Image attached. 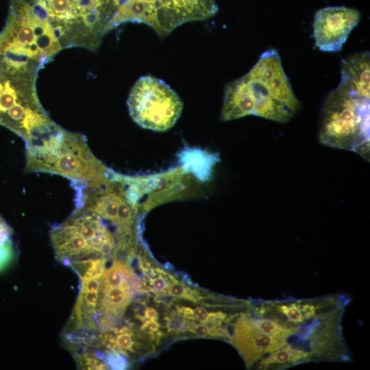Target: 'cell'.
I'll return each mask as SVG.
<instances>
[{
    "label": "cell",
    "instance_id": "obj_1",
    "mask_svg": "<svg viewBox=\"0 0 370 370\" xmlns=\"http://www.w3.org/2000/svg\"><path fill=\"white\" fill-rule=\"evenodd\" d=\"M299 108L278 52L269 49L248 73L226 86L221 119L255 115L286 123Z\"/></svg>",
    "mask_w": 370,
    "mask_h": 370
},
{
    "label": "cell",
    "instance_id": "obj_2",
    "mask_svg": "<svg viewBox=\"0 0 370 370\" xmlns=\"http://www.w3.org/2000/svg\"><path fill=\"white\" fill-rule=\"evenodd\" d=\"M38 60L0 51V125L21 137L25 145L51 132L55 123L36 92Z\"/></svg>",
    "mask_w": 370,
    "mask_h": 370
},
{
    "label": "cell",
    "instance_id": "obj_3",
    "mask_svg": "<svg viewBox=\"0 0 370 370\" xmlns=\"http://www.w3.org/2000/svg\"><path fill=\"white\" fill-rule=\"evenodd\" d=\"M369 84L342 75L325 100L319 139L323 145L369 158Z\"/></svg>",
    "mask_w": 370,
    "mask_h": 370
},
{
    "label": "cell",
    "instance_id": "obj_4",
    "mask_svg": "<svg viewBox=\"0 0 370 370\" xmlns=\"http://www.w3.org/2000/svg\"><path fill=\"white\" fill-rule=\"evenodd\" d=\"M25 171L49 173L71 182L88 183L102 177L103 168L89 149L85 136L61 127L26 147Z\"/></svg>",
    "mask_w": 370,
    "mask_h": 370
},
{
    "label": "cell",
    "instance_id": "obj_5",
    "mask_svg": "<svg viewBox=\"0 0 370 370\" xmlns=\"http://www.w3.org/2000/svg\"><path fill=\"white\" fill-rule=\"evenodd\" d=\"M51 27L62 49H97L108 33L90 0H25Z\"/></svg>",
    "mask_w": 370,
    "mask_h": 370
},
{
    "label": "cell",
    "instance_id": "obj_6",
    "mask_svg": "<svg viewBox=\"0 0 370 370\" xmlns=\"http://www.w3.org/2000/svg\"><path fill=\"white\" fill-rule=\"evenodd\" d=\"M130 116L140 127L156 132L172 127L180 118L183 103L169 85L151 75L140 77L127 101Z\"/></svg>",
    "mask_w": 370,
    "mask_h": 370
},
{
    "label": "cell",
    "instance_id": "obj_7",
    "mask_svg": "<svg viewBox=\"0 0 370 370\" xmlns=\"http://www.w3.org/2000/svg\"><path fill=\"white\" fill-rule=\"evenodd\" d=\"M360 18V12L351 8L335 6L319 10L313 23L316 46L322 51H341Z\"/></svg>",
    "mask_w": 370,
    "mask_h": 370
},
{
    "label": "cell",
    "instance_id": "obj_8",
    "mask_svg": "<svg viewBox=\"0 0 370 370\" xmlns=\"http://www.w3.org/2000/svg\"><path fill=\"white\" fill-rule=\"evenodd\" d=\"M12 234V228L0 215V272L8 267L15 256Z\"/></svg>",
    "mask_w": 370,
    "mask_h": 370
},
{
    "label": "cell",
    "instance_id": "obj_9",
    "mask_svg": "<svg viewBox=\"0 0 370 370\" xmlns=\"http://www.w3.org/2000/svg\"><path fill=\"white\" fill-rule=\"evenodd\" d=\"M94 8L106 23L108 31L114 28V20L125 0H90Z\"/></svg>",
    "mask_w": 370,
    "mask_h": 370
},
{
    "label": "cell",
    "instance_id": "obj_10",
    "mask_svg": "<svg viewBox=\"0 0 370 370\" xmlns=\"http://www.w3.org/2000/svg\"><path fill=\"white\" fill-rule=\"evenodd\" d=\"M166 293L171 296L186 299L196 302L199 298L197 291H193L177 282H173L169 286Z\"/></svg>",
    "mask_w": 370,
    "mask_h": 370
},
{
    "label": "cell",
    "instance_id": "obj_11",
    "mask_svg": "<svg viewBox=\"0 0 370 370\" xmlns=\"http://www.w3.org/2000/svg\"><path fill=\"white\" fill-rule=\"evenodd\" d=\"M106 365L112 369H125L129 362L125 356L115 351H108L105 356Z\"/></svg>",
    "mask_w": 370,
    "mask_h": 370
},
{
    "label": "cell",
    "instance_id": "obj_12",
    "mask_svg": "<svg viewBox=\"0 0 370 370\" xmlns=\"http://www.w3.org/2000/svg\"><path fill=\"white\" fill-rule=\"evenodd\" d=\"M180 314H172L170 317H166V323L170 331H180L186 326L185 320L182 319Z\"/></svg>",
    "mask_w": 370,
    "mask_h": 370
},
{
    "label": "cell",
    "instance_id": "obj_13",
    "mask_svg": "<svg viewBox=\"0 0 370 370\" xmlns=\"http://www.w3.org/2000/svg\"><path fill=\"white\" fill-rule=\"evenodd\" d=\"M149 285L152 287L151 290L155 291L166 292L169 288L166 279L162 275L150 278Z\"/></svg>",
    "mask_w": 370,
    "mask_h": 370
},
{
    "label": "cell",
    "instance_id": "obj_14",
    "mask_svg": "<svg viewBox=\"0 0 370 370\" xmlns=\"http://www.w3.org/2000/svg\"><path fill=\"white\" fill-rule=\"evenodd\" d=\"M187 328L193 333L199 337H206L209 335V330L205 323H195L194 322H186Z\"/></svg>",
    "mask_w": 370,
    "mask_h": 370
},
{
    "label": "cell",
    "instance_id": "obj_15",
    "mask_svg": "<svg viewBox=\"0 0 370 370\" xmlns=\"http://www.w3.org/2000/svg\"><path fill=\"white\" fill-rule=\"evenodd\" d=\"M140 328L149 334H153L159 331L160 324L156 320L149 319L147 321H144Z\"/></svg>",
    "mask_w": 370,
    "mask_h": 370
},
{
    "label": "cell",
    "instance_id": "obj_16",
    "mask_svg": "<svg viewBox=\"0 0 370 370\" xmlns=\"http://www.w3.org/2000/svg\"><path fill=\"white\" fill-rule=\"evenodd\" d=\"M146 308L145 302L136 301L134 306V312L136 319L145 321V311Z\"/></svg>",
    "mask_w": 370,
    "mask_h": 370
},
{
    "label": "cell",
    "instance_id": "obj_17",
    "mask_svg": "<svg viewBox=\"0 0 370 370\" xmlns=\"http://www.w3.org/2000/svg\"><path fill=\"white\" fill-rule=\"evenodd\" d=\"M208 312L203 307H197L193 309V319L204 323L208 316Z\"/></svg>",
    "mask_w": 370,
    "mask_h": 370
},
{
    "label": "cell",
    "instance_id": "obj_18",
    "mask_svg": "<svg viewBox=\"0 0 370 370\" xmlns=\"http://www.w3.org/2000/svg\"><path fill=\"white\" fill-rule=\"evenodd\" d=\"M176 310L183 318L193 319V309L186 306H176Z\"/></svg>",
    "mask_w": 370,
    "mask_h": 370
},
{
    "label": "cell",
    "instance_id": "obj_19",
    "mask_svg": "<svg viewBox=\"0 0 370 370\" xmlns=\"http://www.w3.org/2000/svg\"><path fill=\"white\" fill-rule=\"evenodd\" d=\"M145 317L146 319L157 320L158 318V314L155 308L152 307H148L145 309Z\"/></svg>",
    "mask_w": 370,
    "mask_h": 370
}]
</instances>
